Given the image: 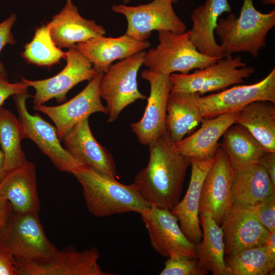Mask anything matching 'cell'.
Listing matches in <instances>:
<instances>
[{"label":"cell","instance_id":"cell-1","mask_svg":"<svg viewBox=\"0 0 275 275\" xmlns=\"http://www.w3.org/2000/svg\"><path fill=\"white\" fill-rule=\"evenodd\" d=\"M148 148V163L131 184L150 207L171 211L180 201L190 158L176 151L167 132Z\"/></svg>","mask_w":275,"mask_h":275},{"label":"cell","instance_id":"cell-2","mask_svg":"<svg viewBox=\"0 0 275 275\" xmlns=\"http://www.w3.org/2000/svg\"><path fill=\"white\" fill-rule=\"evenodd\" d=\"M72 174L81 185L87 209L94 216L130 212L140 214L150 207L131 184H123L115 178L85 165Z\"/></svg>","mask_w":275,"mask_h":275},{"label":"cell","instance_id":"cell-3","mask_svg":"<svg viewBox=\"0 0 275 275\" xmlns=\"http://www.w3.org/2000/svg\"><path fill=\"white\" fill-rule=\"evenodd\" d=\"M275 25V10L258 11L253 0H243L238 17L231 12L218 20L215 33L219 37L224 57L240 52L256 58L266 46V37Z\"/></svg>","mask_w":275,"mask_h":275},{"label":"cell","instance_id":"cell-4","mask_svg":"<svg viewBox=\"0 0 275 275\" xmlns=\"http://www.w3.org/2000/svg\"><path fill=\"white\" fill-rule=\"evenodd\" d=\"M38 214L13 210L0 230V249L10 253L17 261L44 262L58 249L46 237Z\"/></svg>","mask_w":275,"mask_h":275},{"label":"cell","instance_id":"cell-5","mask_svg":"<svg viewBox=\"0 0 275 275\" xmlns=\"http://www.w3.org/2000/svg\"><path fill=\"white\" fill-rule=\"evenodd\" d=\"M158 45L146 51L143 64L148 69L171 74L175 72L188 74L215 63L216 59L200 52L191 42L189 31L173 33L158 32Z\"/></svg>","mask_w":275,"mask_h":275},{"label":"cell","instance_id":"cell-6","mask_svg":"<svg viewBox=\"0 0 275 275\" xmlns=\"http://www.w3.org/2000/svg\"><path fill=\"white\" fill-rule=\"evenodd\" d=\"M255 72L240 56H229L190 74L172 73L171 93H194L200 95L242 83Z\"/></svg>","mask_w":275,"mask_h":275},{"label":"cell","instance_id":"cell-7","mask_svg":"<svg viewBox=\"0 0 275 275\" xmlns=\"http://www.w3.org/2000/svg\"><path fill=\"white\" fill-rule=\"evenodd\" d=\"M145 53V50L142 51L119 60L103 73L99 93L101 98L106 102L108 123L115 121L121 112L136 100L147 99L139 91L137 80Z\"/></svg>","mask_w":275,"mask_h":275},{"label":"cell","instance_id":"cell-8","mask_svg":"<svg viewBox=\"0 0 275 275\" xmlns=\"http://www.w3.org/2000/svg\"><path fill=\"white\" fill-rule=\"evenodd\" d=\"M30 96L28 92L12 96L25 138L32 140L58 170L72 173L83 164L62 146L56 127L39 114L29 112L26 102Z\"/></svg>","mask_w":275,"mask_h":275},{"label":"cell","instance_id":"cell-9","mask_svg":"<svg viewBox=\"0 0 275 275\" xmlns=\"http://www.w3.org/2000/svg\"><path fill=\"white\" fill-rule=\"evenodd\" d=\"M172 0H152L146 4L134 6L113 5V12L123 15L127 21L126 34L133 39L145 41L154 31L183 33L186 26L175 13Z\"/></svg>","mask_w":275,"mask_h":275},{"label":"cell","instance_id":"cell-10","mask_svg":"<svg viewBox=\"0 0 275 275\" xmlns=\"http://www.w3.org/2000/svg\"><path fill=\"white\" fill-rule=\"evenodd\" d=\"M153 248L168 258L198 259L197 244L190 241L171 211L150 207L140 214Z\"/></svg>","mask_w":275,"mask_h":275},{"label":"cell","instance_id":"cell-11","mask_svg":"<svg viewBox=\"0 0 275 275\" xmlns=\"http://www.w3.org/2000/svg\"><path fill=\"white\" fill-rule=\"evenodd\" d=\"M257 101L275 103V68L262 80L249 85H239L219 93L200 97L202 116L208 119L225 114L238 113Z\"/></svg>","mask_w":275,"mask_h":275},{"label":"cell","instance_id":"cell-12","mask_svg":"<svg viewBox=\"0 0 275 275\" xmlns=\"http://www.w3.org/2000/svg\"><path fill=\"white\" fill-rule=\"evenodd\" d=\"M66 65L54 76L44 79L31 80L22 78L21 81L35 89L33 96L36 105L43 104L55 98L61 103L66 99V94L75 85L90 80L97 73L91 63L75 47L66 52Z\"/></svg>","mask_w":275,"mask_h":275},{"label":"cell","instance_id":"cell-13","mask_svg":"<svg viewBox=\"0 0 275 275\" xmlns=\"http://www.w3.org/2000/svg\"><path fill=\"white\" fill-rule=\"evenodd\" d=\"M100 254L95 247L79 251L72 246L58 249L42 262L15 261L17 275H111L99 263Z\"/></svg>","mask_w":275,"mask_h":275},{"label":"cell","instance_id":"cell-14","mask_svg":"<svg viewBox=\"0 0 275 275\" xmlns=\"http://www.w3.org/2000/svg\"><path fill=\"white\" fill-rule=\"evenodd\" d=\"M141 75L150 84V95L143 117L131 127L139 142L148 146L167 132V106L172 84L169 74L146 69Z\"/></svg>","mask_w":275,"mask_h":275},{"label":"cell","instance_id":"cell-15","mask_svg":"<svg viewBox=\"0 0 275 275\" xmlns=\"http://www.w3.org/2000/svg\"><path fill=\"white\" fill-rule=\"evenodd\" d=\"M103 74L97 73L81 92L61 105H34L35 111L44 114L53 121L61 140L76 124L89 118L91 115L98 112L107 114L99 93V85Z\"/></svg>","mask_w":275,"mask_h":275},{"label":"cell","instance_id":"cell-16","mask_svg":"<svg viewBox=\"0 0 275 275\" xmlns=\"http://www.w3.org/2000/svg\"><path fill=\"white\" fill-rule=\"evenodd\" d=\"M234 168L228 156L219 146L215 160L204 180L201 192L199 213L211 215L221 225L231 206Z\"/></svg>","mask_w":275,"mask_h":275},{"label":"cell","instance_id":"cell-17","mask_svg":"<svg viewBox=\"0 0 275 275\" xmlns=\"http://www.w3.org/2000/svg\"><path fill=\"white\" fill-rule=\"evenodd\" d=\"M225 254L265 245L270 232L246 207L232 204L222 224Z\"/></svg>","mask_w":275,"mask_h":275},{"label":"cell","instance_id":"cell-18","mask_svg":"<svg viewBox=\"0 0 275 275\" xmlns=\"http://www.w3.org/2000/svg\"><path fill=\"white\" fill-rule=\"evenodd\" d=\"M190 158L191 172L187 190L183 199L171 212L180 222L183 232L191 242L197 244L202 238L199 207L201 189L205 178L215 160V155L208 159Z\"/></svg>","mask_w":275,"mask_h":275},{"label":"cell","instance_id":"cell-19","mask_svg":"<svg viewBox=\"0 0 275 275\" xmlns=\"http://www.w3.org/2000/svg\"><path fill=\"white\" fill-rule=\"evenodd\" d=\"M150 46L148 41H138L125 33L118 37L92 38L75 46L89 60L97 73H104L113 62L144 51Z\"/></svg>","mask_w":275,"mask_h":275},{"label":"cell","instance_id":"cell-20","mask_svg":"<svg viewBox=\"0 0 275 275\" xmlns=\"http://www.w3.org/2000/svg\"><path fill=\"white\" fill-rule=\"evenodd\" d=\"M64 148L83 165L116 178L112 155L93 136L86 118L76 124L62 139Z\"/></svg>","mask_w":275,"mask_h":275},{"label":"cell","instance_id":"cell-21","mask_svg":"<svg viewBox=\"0 0 275 275\" xmlns=\"http://www.w3.org/2000/svg\"><path fill=\"white\" fill-rule=\"evenodd\" d=\"M47 24L53 41L60 48L69 49L78 43L106 34L102 25L81 16L72 0H67L62 9Z\"/></svg>","mask_w":275,"mask_h":275},{"label":"cell","instance_id":"cell-22","mask_svg":"<svg viewBox=\"0 0 275 275\" xmlns=\"http://www.w3.org/2000/svg\"><path fill=\"white\" fill-rule=\"evenodd\" d=\"M0 195L7 199L16 212L39 213L40 203L35 164L26 160L6 172L0 181Z\"/></svg>","mask_w":275,"mask_h":275},{"label":"cell","instance_id":"cell-23","mask_svg":"<svg viewBox=\"0 0 275 275\" xmlns=\"http://www.w3.org/2000/svg\"><path fill=\"white\" fill-rule=\"evenodd\" d=\"M238 114H225L204 119L199 129L181 141L174 142L175 150L182 155L199 160L213 157L219 146L220 138L235 123Z\"/></svg>","mask_w":275,"mask_h":275},{"label":"cell","instance_id":"cell-24","mask_svg":"<svg viewBox=\"0 0 275 275\" xmlns=\"http://www.w3.org/2000/svg\"><path fill=\"white\" fill-rule=\"evenodd\" d=\"M231 10L228 0H206L194 10L189 37L200 52L217 60L224 57L223 48L215 40V30L220 16Z\"/></svg>","mask_w":275,"mask_h":275},{"label":"cell","instance_id":"cell-25","mask_svg":"<svg viewBox=\"0 0 275 275\" xmlns=\"http://www.w3.org/2000/svg\"><path fill=\"white\" fill-rule=\"evenodd\" d=\"M275 195V186L259 162L234 169L231 187L232 204L248 206Z\"/></svg>","mask_w":275,"mask_h":275},{"label":"cell","instance_id":"cell-26","mask_svg":"<svg viewBox=\"0 0 275 275\" xmlns=\"http://www.w3.org/2000/svg\"><path fill=\"white\" fill-rule=\"evenodd\" d=\"M200 96L198 93H170L167 106L166 131L173 142L181 141L204 120L198 104Z\"/></svg>","mask_w":275,"mask_h":275},{"label":"cell","instance_id":"cell-27","mask_svg":"<svg viewBox=\"0 0 275 275\" xmlns=\"http://www.w3.org/2000/svg\"><path fill=\"white\" fill-rule=\"evenodd\" d=\"M200 215L203 239L197 244L198 265L213 275H228L222 228L210 214L203 212Z\"/></svg>","mask_w":275,"mask_h":275},{"label":"cell","instance_id":"cell-28","mask_svg":"<svg viewBox=\"0 0 275 275\" xmlns=\"http://www.w3.org/2000/svg\"><path fill=\"white\" fill-rule=\"evenodd\" d=\"M235 123L245 127L267 151L275 152V103H250L238 112Z\"/></svg>","mask_w":275,"mask_h":275},{"label":"cell","instance_id":"cell-29","mask_svg":"<svg viewBox=\"0 0 275 275\" xmlns=\"http://www.w3.org/2000/svg\"><path fill=\"white\" fill-rule=\"evenodd\" d=\"M219 146L235 169L258 162L266 152L265 148L242 125L234 123L224 132Z\"/></svg>","mask_w":275,"mask_h":275},{"label":"cell","instance_id":"cell-30","mask_svg":"<svg viewBox=\"0 0 275 275\" xmlns=\"http://www.w3.org/2000/svg\"><path fill=\"white\" fill-rule=\"evenodd\" d=\"M24 138V128L18 118L11 111L0 107V146L5 156L6 172L27 160L21 147Z\"/></svg>","mask_w":275,"mask_h":275},{"label":"cell","instance_id":"cell-31","mask_svg":"<svg viewBox=\"0 0 275 275\" xmlns=\"http://www.w3.org/2000/svg\"><path fill=\"white\" fill-rule=\"evenodd\" d=\"M228 275L274 274L265 245L243 249L225 257Z\"/></svg>","mask_w":275,"mask_h":275},{"label":"cell","instance_id":"cell-32","mask_svg":"<svg viewBox=\"0 0 275 275\" xmlns=\"http://www.w3.org/2000/svg\"><path fill=\"white\" fill-rule=\"evenodd\" d=\"M22 56L30 63L50 67L58 63L61 59H65L66 52L54 43L47 23L36 30L32 41L25 45Z\"/></svg>","mask_w":275,"mask_h":275},{"label":"cell","instance_id":"cell-33","mask_svg":"<svg viewBox=\"0 0 275 275\" xmlns=\"http://www.w3.org/2000/svg\"><path fill=\"white\" fill-rule=\"evenodd\" d=\"M208 272L199 266L197 259L170 257L165 261L159 275H206Z\"/></svg>","mask_w":275,"mask_h":275},{"label":"cell","instance_id":"cell-34","mask_svg":"<svg viewBox=\"0 0 275 275\" xmlns=\"http://www.w3.org/2000/svg\"><path fill=\"white\" fill-rule=\"evenodd\" d=\"M247 207L270 232H275V195Z\"/></svg>","mask_w":275,"mask_h":275},{"label":"cell","instance_id":"cell-35","mask_svg":"<svg viewBox=\"0 0 275 275\" xmlns=\"http://www.w3.org/2000/svg\"><path fill=\"white\" fill-rule=\"evenodd\" d=\"M28 86L23 82H10L7 75L0 73V107L9 97L28 92Z\"/></svg>","mask_w":275,"mask_h":275},{"label":"cell","instance_id":"cell-36","mask_svg":"<svg viewBox=\"0 0 275 275\" xmlns=\"http://www.w3.org/2000/svg\"><path fill=\"white\" fill-rule=\"evenodd\" d=\"M16 18V15L12 13L8 18L0 23V52L7 44L13 45L16 43L11 29ZM0 73L7 74L5 67L1 61Z\"/></svg>","mask_w":275,"mask_h":275},{"label":"cell","instance_id":"cell-37","mask_svg":"<svg viewBox=\"0 0 275 275\" xmlns=\"http://www.w3.org/2000/svg\"><path fill=\"white\" fill-rule=\"evenodd\" d=\"M0 275H17L14 258L2 249H0Z\"/></svg>","mask_w":275,"mask_h":275},{"label":"cell","instance_id":"cell-38","mask_svg":"<svg viewBox=\"0 0 275 275\" xmlns=\"http://www.w3.org/2000/svg\"><path fill=\"white\" fill-rule=\"evenodd\" d=\"M258 162L265 169L275 186V152H266L260 158Z\"/></svg>","mask_w":275,"mask_h":275},{"label":"cell","instance_id":"cell-39","mask_svg":"<svg viewBox=\"0 0 275 275\" xmlns=\"http://www.w3.org/2000/svg\"><path fill=\"white\" fill-rule=\"evenodd\" d=\"M13 210L10 202L0 195V230L5 225Z\"/></svg>","mask_w":275,"mask_h":275},{"label":"cell","instance_id":"cell-40","mask_svg":"<svg viewBox=\"0 0 275 275\" xmlns=\"http://www.w3.org/2000/svg\"><path fill=\"white\" fill-rule=\"evenodd\" d=\"M271 268H275V232H270L265 244Z\"/></svg>","mask_w":275,"mask_h":275},{"label":"cell","instance_id":"cell-41","mask_svg":"<svg viewBox=\"0 0 275 275\" xmlns=\"http://www.w3.org/2000/svg\"><path fill=\"white\" fill-rule=\"evenodd\" d=\"M5 156L3 151L0 146V181L5 174Z\"/></svg>","mask_w":275,"mask_h":275},{"label":"cell","instance_id":"cell-42","mask_svg":"<svg viewBox=\"0 0 275 275\" xmlns=\"http://www.w3.org/2000/svg\"><path fill=\"white\" fill-rule=\"evenodd\" d=\"M262 3L266 5H274L275 4V0H261Z\"/></svg>","mask_w":275,"mask_h":275},{"label":"cell","instance_id":"cell-43","mask_svg":"<svg viewBox=\"0 0 275 275\" xmlns=\"http://www.w3.org/2000/svg\"><path fill=\"white\" fill-rule=\"evenodd\" d=\"M131 0H123V2L125 4L129 3ZM173 3H175L178 1V0H172Z\"/></svg>","mask_w":275,"mask_h":275}]
</instances>
